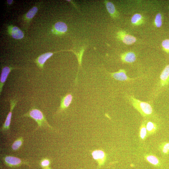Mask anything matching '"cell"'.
Masks as SVG:
<instances>
[{
  "label": "cell",
  "mask_w": 169,
  "mask_h": 169,
  "mask_svg": "<svg viewBox=\"0 0 169 169\" xmlns=\"http://www.w3.org/2000/svg\"><path fill=\"white\" fill-rule=\"evenodd\" d=\"M128 100L131 105L143 117H150L153 114V110L150 104L141 101L133 96H129Z\"/></svg>",
  "instance_id": "obj_1"
},
{
  "label": "cell",
  "mask_w": 169,
  "mask_h": 169,
  "mask_svg": "<svg viewBox=\"0 0 169 169\" xmlns=\"http://www.w3.org/2000/svg\"><path fill=\"white\" fill-rule=\"evenodd\" d=\"M73 96L71 94H68L63 97L61 100L60 110H62L69 106L72 101Z\"/></svg>",
  "instance_id": "obj_10"
},
{
  "label": "cell",
  "mask_w": 169,
  "mask_h": 169,
  "mask_svg": "<svg viewBox=\"0 0 169 169\" xmlns=\"http://www.w3.org/2000/svg\"><path fill=\"white\" fill-rule=\"evenodd\" d=\"M145 122V121L143 122L140 129V137L142 140L145 139L146 138L147 134Z\"/></svg>",
  "instance_id": "obj_16"
},
{
  "label": "cell",
  "mask_w": 169,
  "mask_h": 169,
  "mask_svg": "<svg viewBox=\"0 0 169 169\" xmlns=\"http://www.w3.org/2000/svg\"><path fill=\"white\" fill-rule=\"evenodd\" d=\"M23 117H30L35 120L38 125L36 130L45 126L52 128L48 123L42 111L37 109H32L28 112L24 114Z\"/></svg>",
  "instance_id": "obj_2"
},
{
  "label": "cell",
  "mask_w": 169,
  "mask_h": 169,
  "mask_svg": "<svg viewBox=\"0 0 169 169\" xmlns=\"http://www.w3.org/2000/svg\"><path fill=\"white\" fill-rule=\"evenodd\" d=\"M146 158L147 161L153 165H157L159 164V159L157 157L153 155H147Z\"/></svg>",
  "instance_id": "obj_20"
},
{
  "label": "cell",
  "mask_w": 169,
  "mask_h": 169,
  "mask_svg": "<svg viewBox=\"0 0 169 169\" xmlns=\"http://www.w3.org/2000/svg\"><path fill=\"white\" fill-rule=\"evenodd\" d=\"M10 31L12 37L14 39H21L24 37V34L22 31L17 27H12Z\"/></svg>",
  "instance_id": "obj_11"
},
{
  "label": "cell",
  "mask_w": 169,
  "mask_h": 169,
  "mask_svg": "<svg viewBox=\"0 0 169 169\" xmlns=\"http://www.w3.org/2000/svg\"><path fill=\"white\" fill-rule=\"evenodd\" d=\"M162 151L163 152L165 153H167L168 152V150L164 149H163Z\"/></svg>",
  "instance_id": "obj_27"
},
{
  "label": "cell",
  "mask_w": 169,
  "mask_h": 169,
  "mask_svg": "<svg viewBox=\"0 0 169 169\" xmlns=\"http://www.w3.org/2000/svg\"><path fill=\"white\" fill-rule=\"evenodd\" d=\"M16 99H10V112L7 116L4 124H3L1 129L2 132L10 130V126L11 122L13 111L15 107L17 102Z\"/></svg>",
  "instance_id": "obj_3"
},
{
  "label": "cell",
  "mask_w": 169,
  "mask_h": 169,
  "mask_svg": "<svg viewBox=\"0 0 169 169\" xmlns=\"http://www.w3.org/2000/svg\"><path fill=\"white\" fill-rule=\"evenodd\" d=\"M7 1L8 4L9 5H11L12 4L13 1H12V0H8V1Z\"/></svg>",
  "instance_id": "obj_26"
},
{
  "label": "cell",
  "mask_w": 169,
  "mask_h": 169,
  "mask_svg": "<svg viewBox=\"0 0 169 169\" xmlns=\"http://www.w3.org/2000/svg\"><path fill=\"white\" fill-rule=\"evenodd\" d=\"M142 18V16L140 14H135L132 18L131 22L133 24H137L141 20Z\"/></svg>",
  "instance_id": "obj_21"
},
{
  "label": "cell",
  "mask_w": 169,
  "mask_h": 169,
  "mask_svg": "<svg viewBox=\"0 0 169 169\" xmlns=\"http://www.w3.org/2000/svg\"><path fill=\"white\" fill-rule=\"evenodd\" d=\"M50 164V160L48 159H44L41 161V165L43 167H46L49 166Z\"/></svg>",
  "instance_id": "obj_24"
},
{
  "label": "cell",
  "mask_w": 169,
  "mask_h": 169,
  "mask_svg": "<svg viewBox=\"0 0 169 169\" xmlns=\"http://www.w3.org/2000/svg\"><path fill=\"white\" fill-rule=\"evenodd\" d=\"M23 140L22 138L18 139L14 142L12 147V150L16 151L19 150L23 145Z\"/></svg>",
  "instance_id": "obj_17"
},
{
  "label": "cell",
  "mask_w": 169,
  "mask_h": 169,
  "mask_svg": "<svg viewBox=\"0 0 169 169\" xmlns=\"http://www.w3.org/2000/svg\"><path fill=\"white\" fill-rule=\"evenodd\" d=\"M122 39V41L125 44L128 45L134 43L136 41L135 37L129 35H124Z\"/></svg>",
  "instance_id": "obj_15"
},
{
  "label": "cell",
  "mask_w": 169,
  "mask_h": 169,
  "mask_svg": "<svg viewBox=\"0 0 169 169\" xmlns=\"http://www.w3.org/2000/svg\"><path fill=\"white\" fill-rule=\"evenodd\" d=\"M67 26L65 23L62 22L56 23L54 26L55 31L60 34L65 33L67 30Z\"/></svg>",
  "instance_id": "obj_13"
},
{
  "label": "cell",
  "mask_w": 169,
  "mask_h": 169,
  "mask_svg": "<svg viewBox=\"0 0 169 169\" xmlns=\"http://www.w3.org/2000/svg\"><path fill=\"white\" fill-rule=\"evenodd\" d=\"M146 128L147 132L149 134H152L155 132L157 129V125L155 123L151 121L147 122L146 124Z\"/></svg>",
  "instance_id": "obj_14"
},
{
  "label": "cell",
  "mask_w": 169,
  "mask_h": 169,
  "mask_svg": "<svg viewBox=\"0 0 169 169\" xmlns=\"http://www.w3.org/2000/svg\"><path fill=\"white\" fill-rule=\"evenodd\" d=\"M38 8L37 7H33L29 10L26 14V17L28 20H31L33 18L37 13Z\"/></svg>",
  "instance_id": "obj_18"
},
{
  "label": "cell",
  "mask_w": 169,
  "mask_h": 169,
  "mask_svg": "<svg viewBox=\"0 0 169 169\" xmlns=\"http://www.w3.org/2000/svg\"><path fill=\"white\" fill-rule=\"evenodd\" d=\"M163 48L166 51H169V39H165L162 43Z\"/></svg>",
  "instance_id": "obj_23"
},
{
  "label": "cell",
  "mask_w": 169,
  "mask_h": 169,
  "mask_svg": "<svg viewBox=\"0 0 169 169\" xmlns=\"http://www.w3.org/2000/svg\"><path fill=\"white\" fill-rule=\"evenodd\" d=\"M121 59L123 62L128 63L134 62L136 60L135 54L132 52H130L126 53L121 56Z\"/></svg>",
  "instance_id": "obj_12"
},
{
  "label": "cell",
  "mask_w": 169,
  "mask_h": 169,
  "mask_svg": "<svg viewBox=\"0 0 169 169\" xmlns=\"http://www.w3.org/2000/svg\"><path fill=\"white\" fill-rule=\"evenodd\" d=\"M3 160L7 165L10 166H16L24 163L23 161L19 158L12 156H5Z\"/></svg>",
  "instance_id": "obj_7"
},
{
  "label": "cell",
  "mask_w": 169,
  "mask_h": 169,
  "mask_svg": "<svg viewBox=\"0 0 169 169\" xmlns=\"http://www.w3.org/2000/svg\"><path fill=\"white\" fill-rule=\"evenodd\" d=\"M106 8L108 12L112 15H113L116 12V9L112 3L106 1L105 3Z\"/></svg>",
  "instance_id": "obj_19"
},
{
  "label": "cell",
  "mask_w": 169,
  "mask_h": 169,
  "mask_svg": "<svg viewBox=\"0 0 169 169\" xmlns=\"http://www.w3.org/2000/svg\"><path fill=\"white\" fill-rule=\"evenodd\" d=\"M155 23L157 27H160L162 26V16L160 13L157 14L155 20Z\"/></svg>",
  "instance_id": "obj_22"
},
{
  "label": "cell",
  "mask_w": 169,
  "mask_h": 169,
  "mask_svg": "<svg viewBox=\"0 0 169 169\" xmlns=\"http://www.w3.org/2000/svg\"><path fill=\"white\" fill-rule=\"evenodd\" d=\"M93 159L97 160L100 164H102L106 159V155L103 151L101 150H96L92 153Z\"/></svg>",
  "instance_id": "obj_9"
},
{
  "label": "cell",
  "mask_w": 169,
  "mask_h": 169,
  "mask_svg": "<svg viewBox=\"0 0 169 169\" xmlns=\"http://www.w3.org/2000/svg\"><path fill=\"white\" fill-rule=\"evenodd\" d=\"M159 87L163 88L169 84V64L165 67L160 76Z\"/></svg>",
  "instance_id": "obj_4"
},
{
  "label": "cell",
  "mask_w": 169,
  "mask_h": 169,
  "mask_svg": "<svg viewBox=\"0 0 169 169\" xmlns=\"http://www.w3.org/2000/svg\"><path fill=\"white\" fill-rule=\"evenodd\" d=\"M163 149L169 151V143H166L164 145Z\"/></svg>",
  "instance_id": "obj_25"
},
{
  "label": "cell",
  "mask_w": 169,
  "mask_h": 169,
  "mask_svg": "<svg viewBox=\"0 0 169 169\" xmlns=\"http://www.w3.org/2000/svg\"><path fill=\"white\" fill-rule=\"evenodd\" d=\"M111 77L115 79L121 81H131L134 80V79L128 77L125 70L121 69L116 73H111Z\"/></svg>",
  "instance_id": "obj_6"
},
{
  "label": "cell",
  "mask_w": 169,
  "mask_h": 169,
  "mask_svg": "<svg viewBox=\"0 0 169 169\" xmlns=\"http://www.w3.org/2000/svg\"><path fill=\"white\" fill-rule=\"evenodd\" d=\"M17 68L8 67H5L3 68L0 77V94H1L3 86L10 72L12 70Z\"/></svg>",
  "instance_id": "obj_5"
},
{
  "label": "cell",
  "mask_w": 169,
  "mask_h": 169,
  "mask_svg": "<svg viewBox=\"0 0 169 169\" xmlns=\"http://www.w3.org/2000/svg\"><path fill=\"white\" fill-rule=\"evenodd\" d=\"M53 54L52 52H48L43 54L35 60V62L39 67L43 69L46 60L50 58L53 55Z\"/></svg>",
  "instance_id": "obj_8"
}]
</instances>
